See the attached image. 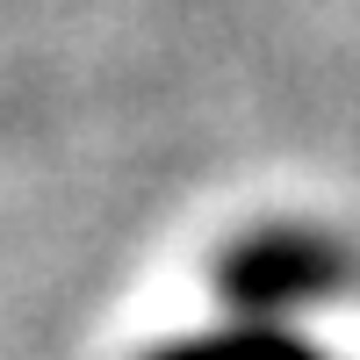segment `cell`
Here are the masks:
<instances>
[{
  "label": "cell",
  "instance_id": "cell-1",
  "mask_svg": "<svg viewBox=\"0 0 360 360\" xmlns=\"http://www.w3.org/2000/svg\"><path fill=\"white\" fill-rule=\"evenodd\" d=\"M339 259L317 245V238H259V245L231 252L224 266V288L245 295V303H288V295H317L332 288Z\"/></svg>",
  "mask_w": 360,
  "mask_h": 360
},
{
  "label": "cell",
  "instance_id": "cell-2",
  "mask_svg": "<svg viewBox=\"0 0 360 360\" xmlns=\"http://www.w3.org/2000/svg\"><path fill=\"white\" fill-rule=\"evenodd\" d=\"M166 360H310L295 339H274V332H245V339H217L202 353H166Z\"/></svg>",
  "mask_w": 360,
  "mask_h": 360
}]
</instances>
